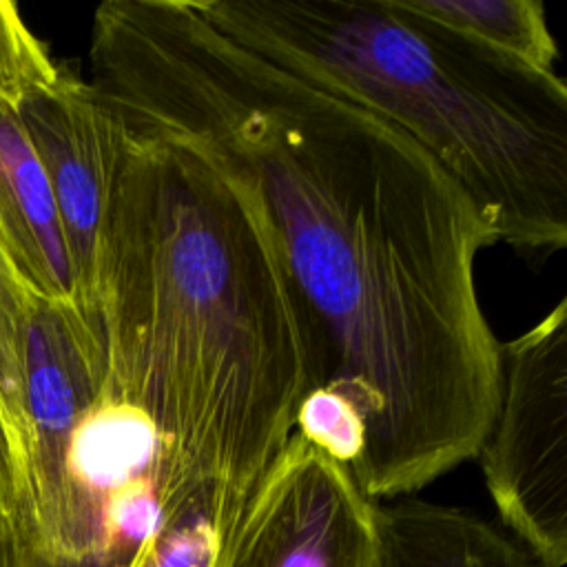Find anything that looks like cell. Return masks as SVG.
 I'll return each mask as SVG.
<instances>
[{
  "mask_svg": "<svg viewBox=\"0 0 567 567\" xmlns=\"http://www.w3.org/2000/svg\"><path fill=\"white\" fill-rule=\"evenodd\" d=\"M7 560H16V563H18V549H16V545L0 532V567H2Z\"/></svg>",
  "mask_w": 567,
  "mask_h": 567,
  "instance_id": "obj_14",
  "label": "cell"
},
{
  "mask_svg": "<svg viewBox=\"0 0 567 567\" xmlns=\"http://www.w3.org/2000/svg\"><path fill=\"white\" fill-rule=\"evenodd\" d=\"M0 532L18 549V567L22 560L24 543V503H22V483L20 470L13 454L11 436L0 410Z\"/></svg>",
  "mask_w": 567,
  "mask_h": 567,
  "instance_id": "obj_13",
  "label": "cell"
},
{
  "mask_svg": "<svg viewBox=\"0 0 567 567\" xmlns=\"http://www.w3.org/2000/svg\"><path fill=\"white\" fill-rule=\"evenodd\" d=\"M104 379L100 321L73 301L31 295L22 332L24 545L20 567H33L55 527L71 443L97 405Z\"/></svg>",
  "mask_w": 567,
  "mask_h": 567,
  "instance_id": "obj_5",
  "label": "cell"
},
{
  "mask_svg": "<svg viewBox=\"0 0 567 567\" xmlns=\"http://www.w3.org/2000/svg\"><path fill=\"white\" fill-rule=\"evenodd\" d=\"M89 64L126 131L197 153L257 197L310 341L312 392L361 421L359 489L399 498L474 458L501 383L476 257L498 235L434 157L233 42L193 0L102 2Z\"/></svg>",
  "mask_w": 567,
  "mask_h": 567,
  "instance_id": "obj_1",
  "label": "cell"
},
{
  "mask_svg": "<svg viewBox=\"0 0 567 567\" xmlns=\"http://www.w3.org/2000/svg\"><path fill=\"white\" fill-rule=\"evenodd\" d=\"M0 248L29 295L73 301L69 252L47 175L16 104L4 100H0Z\"/></svg>",
  "mask_w": 567,
  "mask_h": 567,
  "instance_id": "obj_8",
  "label": "cell"
},
{
  "mask_svg": "<svg viewBox=\"0 0 567 567\" xmlns=\"http://www.w3.org/2000/svg\"><path fill=\"white\" fill-rule=\"evenodd\" d=\"M498 405L476 452L485 487L534 567L567 560V299L501 343Z\"/></svg>",
  "mask_w": 567,
  "mask_h": 567,
  "instance_id": "obj_4",
  "label": "cell"
},
{
  "mask_svg": "<svg viewBox=\"0 0 567 567\" xmlns=\"http://www.w3.org/2000/svg\"><path fill=\"white\" fill-rule=\"evenodd\" d=\"M221 567H381L379 503L292 432L255 485Z\"/></svg>",
  "mask_w": 567,
  "mask_h": 567,
  "instance_id": "obj_6",
  "label": "cell"
},
{
  "mask_svg": "<svg viewBox=\"0 0 567 567\" xmlns=\"http://www.w3.org/2000/svg\"><path fill=\"white\" fill-rule=\"evenodd\" d=\"M104 394L184 483L255 487L315 390L306 326L250 188L124 128L100 259Z\"/></svg>",
  "mask_w": 567,
  "mask_h": 567,
  "instance_id": "obj_2",
  "label": "cell"
},
{
  "mask_svg": "<svg viewBox=\"0 0 567 567\" xmlns=\"http://www.w3.org/2000/svg\"><path fill=\"white\" fill-rule=\"evenodd\" d=\"M408 4L532 69L554 71L558 47L538 0H408Z\"/></svg>",
  "mask_w": 567,
  "mask_h": 567,
  "instance_id": "obj_10",
  "label": "cell"
},
{
  "mask_svg": "<svg viewBox=\"0 0 567 567\" xmlns=\"http://www.w3.org/2000/svg\"><path fill=\"white\" fill-rule=\"evenodd\" d=\"M379 536L381 567H534L514 538L461 507L379 505Z\"/></svg>",
  "mask_w": 567,
  "mask_h": 567,
  "instance_id": "obj_9",
  "label": "cell"
},
{
  "mask_svg": "<svg viewBox=\"0 0 567 567\" xmlns=\"http://www.w3.org/2000/svg\"><path fill=\"white\" fill-rule=\"evenodd\" d=\"M29 292L0 248V410L11 436L20 470L24 463V414H22V332ZM24 503V494H22Z\"/></svg>",
  "mask_w": 567,
  "mask_h": 567,
  "instance_id": "obj_11",
  "label": "cell"
},
{
  "mask_svg": "<svg viewBox=\"0 0 567 567\" xmlns=\"http://www.w3.org/2000/svg\"><path fill=\"white\" fill-rule=\"evenodd\" d=\"M60 75L44 44L22 20L18 7L0 0V100L20 104Z\"/></svg>",
  "mask_w": 567,
  "mask_h": 567,
  "instance_id": "obj_12",
  "label": "cell"
},
{
  "mask_svg": "<svg viewBox=\"0 0 567 567\" xmlns=\"http://www.w3.org/2000/svg\"><path fill=\"white\" fill-rule=\"evenodd\" d=\"M290 75L394 124L472 197L498 241L567 246V84L408 0H193Z\"/></svg>",
  "mask_w": 567,
  "mask_h": 567,
  "instance_id": "obj_3",
  "label": "cell"
},
{
  "mask_svg": "<svg viewBox=\"0 0 567 567\" xmlns=\"http://www.w3.org/2000/svg\"><path fill=\"white\" fill-rule=\"evenodd\" d=\"M16 109L58 208L73 275V301L100 321L97 259L124 126L95 97L86 80L64 71Z\"/></svg>",
  "mask_w": 567,
  "mask_h": 567,
  "instance_id": "obj_7",
  "label": "cell"
}]
</instances>
